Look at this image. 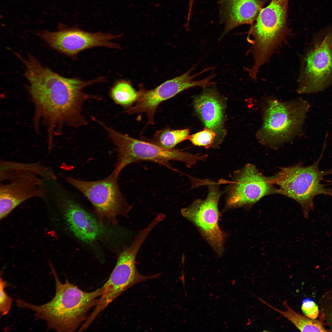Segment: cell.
<instances>
[{"label": "cell", "instance_id": "obj_14", "mask_svg": "<svg viewBox=\"0 0 332 332\" xmlns=\"http://www.w3.org/2000/svg\"><path fill=\"white\" fill-rule=\"evenodd\" d=\"M59 27L57 31H42L38 34L52 47L69 56L74 57L84 50L96 47L121 49L119 44L111 41L121 34L92 33L61 24Z\"/></svg>", "mask_w": 332, "mask_h": 332}, {"label": "cell", "instance_id": "obj_20", "mask_svg": "<svg viewBox=\"0 0 332 332\" xmlns=\"http://www.w3.org/2000/svg\"><path fill=\"white\" fill-rule=\"evenodd\" d=\"M110 94L116 103L128 108L136 102L139 92L133 88L130 81L121 80L114 85L111 90Z\"/></svg>", "mask_w": 332, "mask_h": 332}, {"label": "cell", "instance_id": "obj_12", "mask_svg": "<svg viewBox=\"0 0 332 332\" xmlns=\"http://www.w3.org/2000/svg\"><path fill=\"white\" fill-rule=\"evenodd\" d=\"M197 65L182 75L167 80L152 89H146L140 84L136 105L128 108L125 112L130 115L145 113L148 117L147 124H153L155 113L162 102L190 88L197 86L206 88L213 84L212 78L211 76L201 80H194L197 77L207 71L205 69L191 75V73Z\"/></svg>", "mask_w": 332, "mask_h": 332}, {"label": "cell", "instance_id": "obj_11", "mask_svg": "<svg viewBox=\"0 0 332 332\" xmlns=\"http://www.w3.org/2000/svg\"><path fill=\"white\" fill-rule=\"evenodd\" d=\"M208 193L204 200L197 199L181 209L182 216L193 224L219 255L224 251L225 234L220 229L218 205L222 192L220 184L210 180H203Z\"/></svg>", "mask_w": 332, "mask_h": 332}, {"label": "cell", "instance_id": "obj_19", "mask_svg": "<svg viewBox=\"0 0 332 332\" xmlns=\"http://www.w3.org/2000/svg\"><path fill=\"white\" fill-rule=\"evenodd\" d=\"M189 132L188 128L173 130L166 127L156 131L151 138L143 137L141 140L164 148L173 149L178 144L188 140Z\"/></svg>", "mask_w": 332, "mask_h": 332}, {"label": "cell", "instance_id": "obj_23", "mask_svg": "<svg viewBox=\"0 0 332 332\" xmlns=\"http://www.w3.org/2000/svg\"><path fill=\"white\" fill-rule=\"evenodd\" d=\"M301 309L304 315L311 319H315L318 316V306L311 300L306 299L304 300L302 305Z\"/></svg>", "mask_w": 332, "mask_h": 332}, {"label": "cell", "instance_id": "obj_5", "mask_svg": "<svg viewBox=\"0 0 332 332\" xmlns=\"http://www.w3.org/2000/svg\"><path fill=\"white\" fill-rule=\"evenodd\" d=\"M300 66L298 93H318L332 86V25L313 35L300 57Z\"/></svg>", "mask_w": 332, "mask_h": 332}, {"label": "cell", "instance_id": "obj_2", "mask_svg": "<svg viewBox=\"0 0 332 332\" xmlns=\"http://www.w3.org/2000/svg\"><path fill=\"white\" fill-rule=\"evenodd\" d=\"M50 266L56 283L54 298L41 305L21 299L16 300L17 305L20 308L33 311L36 318L46 322L49 329L60 332H74L86 320L90 309L97 305L102 288L86 292L67 280L62 283L52 265Z\"/></svg>", "mask_w": 332, "mask_h": 332}, {"label": "cell", "instance_id": "obj_21", "mask_svg": "<svg viewBox=\"0 0 332 332\" xmlns=\"http://www.w3.org/2000/svg\"><path fill=\"white\" fill-rule=\"evenodd\" d=\"M216 134L212 130L205 127L203 130L189 135L188 140L194 145L208 148L214 145Z\"/></svg>", "mask_w": 332, "mask_h": 332}, {"label": "cell", "instance_id": "obj_3", "mask_svg": "<svg viewBox=\"0 0 332 332\" xmlns=\"http://www.w3.org/2000/svg\"><path fill=\"white\" fill-rule=\"evenodd\" d=\"M0 219L30 199L44 195L45 178L51 170L39 163L1 160Z\"/></svg>", "mask_w": 332, "mask_h": 332}, {"label": "cell", "instance_id": "obj_16", "mask_svg": "<svg viewBox=\"0 0 332 332\" xmlns=\"http://www.w3.org/2000/svg\"><path fill=\"white\" fill-rule=\"evenodd\" d=\"M265 2L260 0H219L220 22L224 25V28L219 40L239 26L253 25Z\"/></svg>", "mask_w": 332, "mask_h": 332}, {"label": "cell", "instance_id": "obj_8", "mask_svg": "<svg viewBox=\"0 0 332 332\" xmlns=\"http://www.w3.org/2000/svg\"><path fill=\"white\" fill-rule=\"evenodd\" d=\"M149 233L147 229L142 230L136 236L131 245L126 247L119 254L108 280L101 287L102 291L98 303L88 317L87 323L91 324L110 303L131 287L160 276V273L149 276L142 275L138 272L136 266L137 255Z\"/></svg>", "mask_w": 332, "mask_h": 332}, {"label": "cell", "instance_id": "obj_9", "mask_svg": "<svg viewBox=\"0 0 332 332\" xmlns=\"http://www.w3.org/2000/svg\"><path fill=\"white\" fill-rule=\"evenodd\" d=\"M307 167L298 164L283 168L274 177V184L279 187L277 192L294 200L302 207L304 217L308 219L314 207L313 200L318 195L332 196V190L321 183L323 176L332 172L318 168L319 161Z\"/></svg>", "mask_w": 332, "mask_h": 332}, {"label": "cell", "instance_id": "obj_6", "mask_svg": "<svg viewBox=\"0 0 332 332\" xmlns=\"http://www.w3.org/2000/svg\"><path fill=\"white\" fill-rule=\"evenodd\" d=\"M309 107L308 102L302 98L287 102L268 100L262 124L256 134L258 140L270 146L290 140L301 131Z\"/></svg>", "mask_w": 332, "mask_h": 332}, {"label": "cell", "instance_id": "obj_18", "mask_svg": "<svg viewBox=\"0 0 332 332\" xmlns=\"http://www.w3.org/2000/svg\"><path fill=\"white\" fill-rule=\"evenodd\" d=\"M260 301L274 310L278 312L292 323L302 332H326L322 322L318 320L311 319L305 315H301L292 309L286 300L283 302V306L286 309L285 311L278 309L267 303L260 298L255 296Z\"/></svg>", "mask_w": 332, "mask_h": 332}, {"label": "cell", "instance_id": "obj_15", "mask_svg": "<svg viewBox=\"0 0 332 332\" xmlns=\"http://www.w3.org/2000/svg\"><path fill=\"white\" fill-rule=\"evenodd\" d=\"M45 194L56 202L68 228L75 236L85 242L95 239L99 231L97 222L75 201L57 180L49 184Z\"/></svg>", "mask_w": 332, "mask_h": 332}, {"label": "cell", "instance_id": "obj_1", "mask_svg": "<svg viewBox=\"0 0 332 332\" xmlns=\"http://www.w3.org/2000/svg\"><path fill=\"white\" fill-rule=\"evenodd\" d=\"M25 76L29 82L30 95L36 108L37 117L42 118L50 133L57 125L66 124L74 127L87 123L82 114L86 100L100 98L83 91L93 83L103 81L102 77L89 81L61 76L34 63L27 69Z\"/></svg>", "mask_w": 332, "mask_h": 332}, {"label": "cell", "instance_id": "obj_17", "mask_svg": "<svg viewBox=\"0 0 332 332\" xmlns=\"http://www.w3.org/2000/svg\"><path fill=\"white\" fill-rule=\"evenodd\" d=\"M216 91L207 88L197 96L194 101V109L206 128L216 134V137L224 135V106Z\"/></svg>", "mask_w": 332, "mask_h": 332}, {"label": "cell", "instance_id": "obj_13", "mask_svg": "<svg viewBox=\"0 0 332 332\" xmlns=\"http://www.w3.org/2000/svg\"><path fill=\"white\" fill-rule=\"evenodd\" d=\"M274 178L264 176L248 164L234 172L226 189L227 209L249 206L263 197L277 192L273 188Z\"/></svg>", "mask_w": 332, "mask_h": 332}, {"label": "cell", "instance_id": "obj_22", "mask_svg": "<svg viewBox=\"0 0 332 332\" xmlns=\"http://www.w3.org/2000/svg\"><path fill=\"white\" fill-rule=\"evenodd\" d=\"M7 284L1 278L0 280V312L2 315H6L9 312L12 302L13 299L9 296L5 290Z\"/></svg>", "mask_w": 332, "mask_h": 332}, {"label": "cell", "instance_id": "obj_7", "mask_svg": "<svg viewBox=\"0 0 332 332\" xmlns=\"http://www.w3.org/2000/svg\"><path fill=\"white\" fill-rule=\"evenodd\" d=\"M102 126L117 147L118 159L112 173L118 177L123 168L130 164L140 161L156 163L174 171L177 170L170 165L172 161L185 163L190 168L199 161H203L204 155H194L174 149L164 148L143 140L122 134L104 124Z\"/></svg>", "mask_w": 332, "mask_h": 332}, {"label": "cell", "instance_id": "obj_4", "mask_svg": "<svg viewBox=\"0 0 332 332\" xmlns=\"http://www.w3.org/2000/svg\"><path fill=\"white\" fill-rule=\"evenodd\" d=\"M289 0H272L262 9L251 27L247 39L253 65L260 68L270 59L289 34L287 19Z\"/></svg>", "mask_w": 332, "mask_h": 332}, {"label": "cell", "instance_id": "obj_10", "mask_svg": "<svg viewBox=\"0 0 332 332\" xmlns=\"http://www.w3.org/2000/svg\"><path fill=\"white\" fill-rule=\"evenodd\" d=\"M118 177L112 173L95 181L80 180L70 177L65 179L82 193L93 205L100 222L116 223L118 215H127L132 209L124 198L117 183Z\"/></svg>", "mask_w": 332, "mask_h": 332}]
</instances>
